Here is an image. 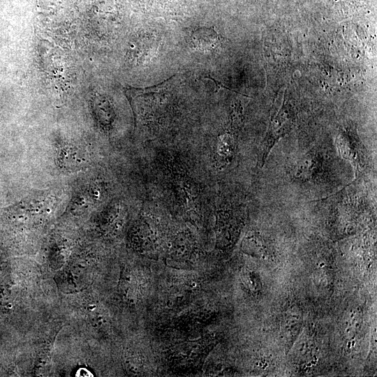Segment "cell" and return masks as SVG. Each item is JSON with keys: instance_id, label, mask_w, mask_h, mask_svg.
<instances>
[{"instance_id": "cell-1", "label": "cell", "mask_w": 377, "mask_h": 377, "mask_svg": "<svg viewBox=\"0 0 377 377\" xmlns=\"http://www.w3.org/2000/svg\"><path fill=\"white\" fill-rule=\"evenodd\" d=\"M295 121L293 108L288 103L283 102L276 114L271 119L269 128L263 142L260 165H263L270 151L277 142L293 128Z\"/></svg>"}, {"instance_id": "cell-2", "label": "cell", "mask_w": 377, "mask_h": 377, "mask_svg": "<svg viewBox=\"0 0 377 377\" xmlns=\"http://www.w3.org/2000/svg\"><path fill=\"white\" fill-rule=\"evenodd\" d=\"M336 145L339 154L350 161L357 171L363 168L365 164L363 146L353 130L341 131L337 137Z\"/></svg>"}, {"instance_id": "cell-3", "label": "cell", "mask_w": 377, "mask_h": 377, "mask_svg": "<svg viewBox=\"0 0 377 377\" xmlns=\"http://www.w3.org/2000/svg\"><path fill=\"white\" fill-rule=\"evenodd\" d=\"M192 43L195 47L210 50L215 48L219 42L218 34L212 28H199L192 32Z\"/></svg>"}, {"instance_id": "cell-4", "label": "cell", "mask_w": 377, "mask_h": 377, "mask_svg": "<svg viewBox=\"0 0 377 377\" xmlns=\"http://www.w3.org/2000/svg\"><path fill=\"white\" fill-rule=\"evenodd\" d=\"M320 163L313 154H306L297 163L295 176L300 179L309 180L319 170Z\"/></svg>"}]
</instances>
